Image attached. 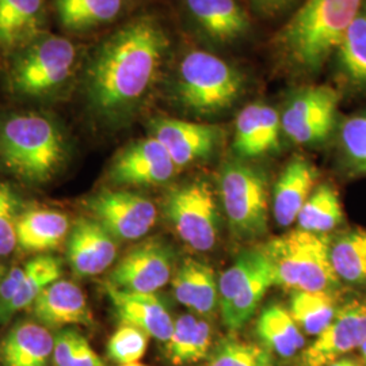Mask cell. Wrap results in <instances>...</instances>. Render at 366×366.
Instances as JSON below:
<instances>
[{"label":"cell","instance_id":"cell-1","mask_svg":"<svg viewBox=\"0 0 366 366\" xmlns=\"http://www.w3.org/2000/svg\"><path fill=\"white\" fill-rule=\"evenodd\" d=\"M170 39L152 15H140L106 37L92 53L83 92L94 113L107 121L129 116L157 83Z\"/></svg>","mask_w":366,"mask_h":366},{"label":"cell","instance_id":"cell-2","mask_svg":"<svg viewBox=\"0 0 366 366\" xmlns=\"http://www.w3.org/2000/svg\"><path fill=\"white\" fill-rule=\"evenodd\" d=\"M362 3L364 0H307L275 39L284 63L300 72L319 71L335 52Z\"/></svg>","mask_w":366,"mask_h":366},{"label":"cell","instance_id":"cell-3","mask_svg":"<svg viewBox=\"0 0 366 366\" xmlns=\"http://www.w3.org/2000/svg\"><path fill=\"white\" fill-rule=\"evenodd\" d=\"M64 134L52 118L18 113L0 121V163L16 178L45 183L63 167Z\"/></svg>","mask_w":366,"mask_h":366},{"label":"cell","instance_id":"cell-4","mask_svg":"<svg viewBox=\"0 0 366 366\" xmlns=\"http://www.w3.org/2000/svg\"><path fill=\"white\" fill-rule=\"evenodd\" d=\"M78 63V46L71 39L41 33L15 51L6 84L21 98H46L64 90L75 76Z\"/></svg>","mask_w":366,"mask_h":366},{"label":"cell","instance_id":"cell-5","mask_svg":"<svg viewBox=\"0 0 366 366\" xmlns=\"http://www.w3.org/2000/svg\"><path fill=\"white\" fill-rule=\"evenodd\" d=\"M275 285L307 292H330L340 284L325 236L293 229L264 244Z\"/></svg>","mask_w":366,"mask_h":366},{"label":"cell","instance_id":"cell-6","mask_svg":"<svg viewBox=\"0 0 366 366\" xmlns=\"http://www.w3.org/2000/svg\"><path fill=\"white\" fill-rule=\"evenodd\" d=\"M243 90V75L219 56L193 51L179 63L177 94L181 104L197 116H212L232 107Z\"/></svg>","mask_w":366,"mask_h":366},{"label":"cell","instance_id":"cell-7","mask_svg":"<svg viewBox=\"0 0 366 366\" xmlns=\"http://www.w3.org/2000/svg\"><path fill=\"white\" fill-rule=\"evenodd\" d=\"M273 285L274 274L262 247L242 252L219 280V308L225 327L232 332L244 327Z\"/></svg>","mask_w":366,"mask_h":366},{"label":"cell","instance_id":"cell-8","mask_svg":"<svg viewBox=\"0 0 366 366\" xmlns=\"http://www.w3.org/2000/svg\"><path fill=\"white\" fill-rule=\"evenodd\" d=\"M222 208L234 232L257 237L269 222V190L262 171L240 162H229L220 179Z\"/></svg>","mask_w":366,"mask_h":366},{"label":"cell","instance_id":"cell-9","mask_svg":"<svg viewBox=\"0 0 366 366\" xmlns=\"http://www.w3.org/2000/svg\"><path fill=\"white\" fill-rule=\"evenodd\" d=\"M166 214L189 247L197 251L214 247L220 214L208 183L193 181L172 189L166 201Z\"/></svg>","mask_w":366,"mask_h":366},{"label":"cell","instance_id":"cell-10","mask_svg":"<svg viewBox=\"0 0 366 366\" xmlns=\"http://www.w3.org/2000/svg\"><path fill=\"white\" fill-rule=\"evenodd\" d=\"M340 94L328 86H315L297 92L282 116V131L296 144L323 143L334 129Z\"/></svg>","mask_w":366,"mask_h":366},{"label":"cell","instance_id":"cell-11","mask_svg":"<svg viewBox=\"0 0 366 366\" xmlns=\"http://www.w3.org/2000/svg\"><path fill=\"white\" fill-rule=\"evenodd\" d=\"M89 209L94 220L121 240L144 237L157 219V207L151 199L128 190H104L92 197Z\"/></svg>","mask_w":366,"mask_h":366},{"label":"cell","instance_id":"cell-12","mask_svg":"<svg viewBox=\"0 0 366 366\" xmlns=\"http://www.w3.org/2000/svg\"><path fill=\"white\" fill-rule=\"evenodd\" d=\"M172 275V252L159 239H148L125 254L109 275L110 285L136 293H157Z\"/></svg>","mask_w":366,"mask_h":366},{"label":"cell","instance_id":"cell-13","mask_svg":"<svg viewBox=\"0 0 366 366\" xmlns=\"http://www.w3.org/2000/svg\"><path fill=\"white\" fill-rule=\"evenodd\" d=\"M366 340V302L353 300L338 308L332 322L301 352L302 366H328Z\"/></svg>","mask_w":366,"mask_h":366},{"label":"cell","instance_id":"cell-14","mask_svg":"<svg viewBox=\"0 0 366 366\" xmlns=\"http://www.w3.org/2000/svg\"><path fill=\"white\" fill-rule=\"evenodd\" d=\"M178 167L155 137L137 140L124 148L110 166V179L118 184L157 186L170 181Z\"/></svg>","mask_w":366,"mask_h":366},{"label":"cell","instance_id":"cell-15","mask_svg":"<svg viewBox=\"0 0 366 366\" xmlns=\"http://www.w3.org/2000/svg\"><path fill=\"white\" fill-rule=\"evenodd\" d=\"M151 136L164 147L178 169L209 157L222 140V128L175 118H157Z\"/></svg>","mask_w":366,"mask_h":366},{"label":"cell","instance_id":"cell-16","mask_svg":"<svg viewBox=\"0 0 366 366\" xmlns=\"http://www.w3.org/2000/svg\"><path fill=\"white\" fill-rule=\"evenodd\" d=\"M66 255L72 270L80 277L101 274L116 261V237L97 220L80 219L68 236Z\"/></svg>","mask_w":366,"mask_h":366},{"label":"cell","instance_id":"cell-17","mask_svg":"<svg viewBox=\"0 0 366 366\" xmlns=\"http://www.w3.org/2000/svg\"><path fill=\"white\" fill-rule=\"evenodd\" d=\"M106 293L113 304L121 325L139 328L149 338L167 342L174 320L169 310L155 293H136L106 284Z\"/></svg>","mask_w":366,"mask_h":366},{"label":"cell","instance_id":"cell-18","mask_svg":"<svg viewBox=\"0 0 366 366\" xmlns=\"http://www.w3.org/2000/svg\"><path fill=\"white\" fill-rule=\"evenodd\" d=\"M33 314L45 327H66L92 323V315L83 290L68 280H57L33 302Z\"/></svg>","mask_w":366,"mask_h":366},{"label":"cell","instance_id":"cell-19","mask_svg":"<svg viewBox=\"0 0 366 366\" xmlns=\"http://www.w3.org/2000/svg\"><path fill=\"white\" fill-rule=\"evenodd\" d=\"M281 116L266 104L246 106L236 118V152L243 157H258L278 149Z\"/></svg>","mask_w":366,"mask_h":366},{"label":"cell","instance_id":"cell-20","mask_svg":"<svg viewBox=\"0 0 366 366\" xmlns=\"http://www.w3.org/2000/svg\"><path fill=\"white\" fill-rule=\"evenodd\" d=\"M316 178L317 171L305 157H295L289 162L275 183L273 212L278 225L289 227L297 220Z\"/></svg>","mask_w":366,"mask_h":366},{"label":"cell","instance_id":"cell-21","mask_svg":"<svg viewBox=\"0 0 366 366\" xmlns=\"http://www.w3.org/2000/svg\"><path fill=\"white\" fill-rule=\"evenodd\" d=\"M187 11L212 39L229 44L249 29L247 13L236 0H186Z\"/></svg>","mask_w":366,"mask_h":366},{"label":"cell","instance_id":"cell-22","mask_svg":"<svg viewBox=\"0 0 366 366\" xmlns=\"http://www.w3.org/2000/svg\"><path fill=\"white\" fill-rule=\"evenodd\" d=\"M175 299L194 314H213L219 305V282L209 264L186 258L172 278Z\"/></svg>","mask_w":366,"mask_h":366},{"label":"cell","instance_id":"cell-23","mask_svg":"<svg viewBox=\"0 0 366 366\" xmlns=\"http://www.w3.org/2000/svg\"><path fill=\"white\" fill-rule=\"evenodd\" d=\"M54 337L45 326L22 322L6 335L0 346L4 366H48L53 357Z\"/></svg>","mask_w":366,"mask_h":366},{"label":"cell","instance_id":"cell-24","mask_svg":"<svg viewBox=\"0 0 366 366\" xmlns=\"http://www.w3.org/2000/svg\"><path fill=\"white\" fill-rule=\"evenodd\" d=\"M44 0H0V52H13L41 34Z\"/></svg>","mask_w":366,"mask_h":366},{"label":"cell","instance_id":"cell-25","mask_svg":"<svg viewBox=\"0 0 366 366\" xmlns=\"http://www.w3.org/2000/svg\"><path fill=\"white\" fill-rule=\"evenodd\" d=\"M69 232V220L57 210H26L18 217L16 242L26 251L59 249Z\"/></svg>","mask_w":366,"mask_h":366},{"label":"cell","instance_id":"cell-26","mask_svg":"<svg viewBox=\"0 0 366 366\" xmlns=\"http://www.w3.org/2000/svg\"><path fill=\"white\" fill-rule=\"evenodd\" d=\"M334 53L340 80L354 92L366 94V0Z\"/></svg>","mask_w":366,"mask_h":366},{"label":"cell","instance_id":"cell-27","mask_svg":"<svg viewBox=\"0 0 366 366\" xmlns=\"http://www.w3.org/2000/svg\"><path fill=\"white\" fill-rule=\"evenodd\" d=\"M212 326L194 315L179 316L174 322L171 337L166 342V355L174 365L196 364L207 358L212 349Z\"/></svg>","mask_w":366,"mask_h":366},{"label":"cell","instance_id":"cell-28","mask_svg":"<svg viewBox=\"0 0 366 366\" xmlns=\"http://www.w3.org/2000/svg\"><path fill=\"white\" fill-rule=\"evenodd\" d=\"M257 334L263 346L282 358L304 350L305 340L288 310L273 304L264 308L257 320Z\"/></svg>","mask_w":366,"mask_h":366},{"label":"cell","instance_id":"cell-29","mask_svg":"<svg viewBox=\"0 0 366 366\" xmlns=\"http://www.w3.org/2000/svg\"><path fill=\"white\" fill-rule=\"evenodd\" d=\"M125 0H54L61 26L83 33L113 22L124 10Z\"/></svg>","mask_w":366,"mask_h":366},{"label":"cell","instance_id":"cell-30","mask_svg":"<svg viewBox=\"0 0 366 366\" xmlns=\"http://www.w3.org/2000/svg\"><path fill=\"white\" fill-rule=\"evenodd\" d=\"M26 273L16 295L4 308L0 310V323L11 315L33 305V302L54 281L61 277V261L51 255L37 257L25 263Z\"/></svg>","mask_w":366,"mask_h":366},{"label":"cell","instance_id":"cell-31","mask_svg":"<svg viewBox=\"0 0 366 366\" xmlns=\"http://www.w3.org/2000/svg\"><path fill=\"white\" fill-rule=\"evenodd\" d=\"M330 259L340 281L366 284V231L355 229L330 242Z\"/></svg>","mask_w":366,"mask_h":366},{"label":"cell","instance_id":"cell-32","mask_svg":"<svg viewBox=\"0 0 366 366\" xmlns=\"http://www.w3.org/2000/svg\"><path fill=\"white\" fill-rule=\"evenodd\" d=\"M299 228L316 235L335 229L343 222V210L335 187L322 183L308 197L297 216Z\"/></svg>","mask_w":366,"mask_h":366},{"label":"cell","instance_id":"cell-33","mask_svg":"<svg viewBox=\"0 0 366 366\" xmlns=\"http://www.w3.org/2000/svg\"><path fill=\"white\" fill-rule=\"evenodd\" d=\"M288 311L304 332L317 337L332 322L338 308L330 292L297 290L290 297Z\"/></svg>","mask_w":366,"mask_h":366},{"label":"cell","instance_id":"cell-34","mask_svg":"<svg viewBox=\"0 0 366 366\" xmlns=\"http://www.w3.org/2000/svg\"><path fill=\"white\" fill-rule=\"evenodd\" d=\"M208 366H274V360L263 345L229 337L213 349Z\"/></svg>","mask_w":366,"mask_h":366},{"label":"cell","instance_id":"cell-35","mask_svg":"<svg viewBox=\"0 0 366 366\" xmlns=\"http://www.w3.org/2000/svg\"><path fill=\"white\" fill-rule=\"evenodd\" d=\"M54 366H105L87 340L74 330H64L54 337Z\"/></svg>","mask_w":366,"mask_h":366},{"label":"cell","instance_id":"cell-36","mask_svg":"<svg viewBox=\"0 0 366 366\" xmlns=\"http://www.w3.org/2000/svg\"><path fill=\"white\" fill-rule=\"evenodd\" d=\"M340 145L347 166L354 172L366 175V112L343 119Z\"/></svg>","mask_w":366,"mask_h":366},{"label":"cell","instance_id":"cell-37","mask_svg":"<svg viewBox=\"0 0 366 366\" xmlns=\"http://www.w3.org/2000/svg\"><path fill=\"white\" fill-rule=\"evenodd\" d=\"M148 340L142 330L122 325L107 342V355L118 365L139 362L147 352Z\"/></svg>","mask_w":366,"mask_h":366},{"label":"cell","instance_id":"cell-38","mask_svg":"<svg viewBox=\"0 0 366 366\" xmlns=\"http://www.w3.org/2000/svg\"><path fill=\"white\" fill-rule=\"evenodd\" d=\"M16 198L11 187L0 182V257L10 255L16 242Z\"/></svg>","mask_w":366,"mask_h":366},{"label":"cell","instance_id":"cell-39","mask_svg":"<svg viewBox=\"0 0 366 366\" xmlns=\"http://www.w3.org/2000/svg\"><path fill=\"white\" fill-rule=\"evenodd\" d=\"M26 273V264L18 266L11 269L0 284V310L4 308L10 301L13 300L14 296L16 295L19 285Z\"/></svg>","mask_w":366,"mask_h":366},{"label":"cell","instance_id":"cell-40","mask_svg":"<svg viewBox=\"0 0 366 366\" xmlns=\"http://www.w3.org/2000/svg\"><path fill=\"white\" fill-rule=\"evenodd\" d=\"M295 0H252L254 6L263 14H278L285 10Z\"/></svg>","mask_w":366,"mask_h":366},{"label":"cell","instance_id":"cell-41","mask_svg":"<svg viewBox=\"0 0 366 366\" xmlns=\"http://www.w3.org/2000/svg\"><path fill=\"white\" fill-rule=\"evenodd\" d=\"M328 366H360L357 362H354L353 360H349V358H340L337 360L335 362L330 364Z\"/></svg>","mask_w":366,"mask_h":366},{"label":"cell","instance_id":"cell-42","mask_svg":"<svg viewBox=\"0 0 366 366\" xmlns=\"http://www.w3.org/2000/svg\"><path fill=\"white\" fill-rule=\"evenodd\" d=\"M360 350H361V354H362V360H364V362H365L366 365V340L362 343V346L360 347Z\"/></svg>","mask_w":366,"mask_h":366},{"label":"cell","instance_id":"cell-43","mask_svg":"<svg viewBox=\"0 0 366 366\" xmlns=\"http://www.w3.org/2000/svg\"><path fill=\"white\" fill-rule=\"evenodd\" d=\"M4 275H6V273H4V267L0 266V284H1V280L4 278Z\"/></svg>","mask_w":366,"mask_h":366},{"label":"cell","instance_id":"cell-44","mask_svg":"<svg viewBox=\"0 0 366 366\" xmlns=\"http://www.w3.org/2000/svg\"><path fill=\"white\" fill-rule=\"evenodd\" d=\"M118 366H147L144 364H140V362H133V364H125V365H118Z\"/></svg>","mask_w":366,"mask_h":366}]
</instances>
